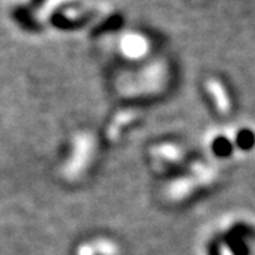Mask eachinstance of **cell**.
<instances>
[{"mask_svg": "<svg viewBox=\"0 0 255 255\" xmlns=\"http://www.w3.org/2000/svg\"><path fill=\"white\" fill-rule=\"evenodd\" d=\"M122 50L129 57H139L146 51V43L142 37L127 36L122 41Z\"/></svg>", "mask_w": 255, "mask_h": 255, "instance_id": "cell-1", "label": "cell"}, {"mask_svg": "<svg viewBox=\"0 0 255 255\" xmlns=\"http://www.w3.org/2000/svg\"><path fill=\"white\" fill-rule=\"evenodd\" d=\"M207 91L211 94L213 101L217 105L220 112L226 114L228 111V107H230V102H228L227 94L224 91V88L217 81H209L207 82Z\"/></svg>", "mask_w": 255, "mask_h": 255, "instance_id": "cell-2", "label": "cell"}, {"mask_svg": "<svg viewBox=\"0 0 255 255\" xmlns=\"http://www.w3.org/2000/svg\"><path fill=\"white\" fill-rule=\"evenodd\" d=\"M224 241L233 255H250V250L246 244V238L236 234L234 231H228L224 236Z\"/></svg>", "mask_w": 255, "mask_h": 255, "instance_id": "cell-3", "label": "cell"}, {"mask_svg": "<svg viewBox=\"0 0 255 255\" xmlns=\"http://www.w3.org/2000/svg\"><path fill=\"white\" fill-rule=\"evenodd\" d=\"M211 149H213V152H214L216 156H219V157H228V156L233 153L234 146H233L231 140L228 137L219 136L213 140Z\"/></svg>", "mask_w": 255, "mask_h": 255, "instance_id": "cell-4", "label": "cell"}, {"mask_svg": "<svg viewBox=\"0 0 255 255\" xmlns=\"http://www.w3.org/2000/svg\"><path fill=\"white\" fill-rule=\"evenodd\" d=\"M236 145L243 150H251L255 146V133L251 129H241L236 136Z\"/></svg>", "mask_w": 255, "mask_h": 255, "instance_id": "cell-5", "label": "cell"}, {"mask_svg": "<svg viewBox=\"0 0 255 255\" xmlns=\"http://www.w3.org/2000/svg\"><path fill=\"white\" fill-rule=\"evenodd\" d=\"M209 255H221V248H220L219 241H213L209 246Z\"/></svg>", "mask_w": 255, "mask_h": 255, "instance_id": "cell-6", "label": "cell"}]
</instances>
